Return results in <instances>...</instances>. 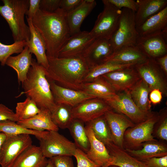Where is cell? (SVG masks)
Returning a JSON list of instances; mask_svg holds the SVG:
<instances>
[{
    "instance_id": "cell-1",
    "label": "cell",
    "mask_w": 167,
    "mask_h": 167,
    "mask_svg": "<svg viewBox=\"0 0 167 167\" xmlns=\"http://www.w3.org/2000/svg\"><path fill=\"white\" fill-rule=\"evenodd\" d=\"M66 15L60 8L52 12L39 9L32 19L45 41L47 57L58 58L60 49L71 36Z\"/></svg>"
},
{
    "instance_id": "cell-2",
    "label": "cell",
    "mask_w": 167,
    "mask_h": 167,
    "mask_svg": "<svg viewBox=\"0 0 167 167\" xmlns=\"http://www.w3.org/2000/svg\"><path fill=\"white\" fill-rule=\"evenodd\" d=\"M47 58L48 80L67 88L82 90L84 79L89 69L83 57Z\"/></svg>"
},
{
    "instance_id": "cell-3",
    "label": "cell",
    "mask_w": 167,
    "mask_h": 167,
    "mask_svg": "<svg viewBox=\"0 0 167 167\" xmlns=\"http://www.w3.org/2000/svg\"><path fill=\"white\" fill-rule=\"evenodd\" d=\"M23 93L33 101L40 109L51 112L56 105L49 83L46 76V69L32 58L25 80L22 83Z\"/></svg>"
},
{
    "instance_id": "cell-4",
    "label": "cell",
    "mask_w": 167,
    "mask_h": 167,
    "mask_svg": "<svg viewBox=\"0 0 167 167\" xmlns=\"http://www.w3.org/2000/svg\"><path fill=\"white\" fill-rule=\"evenodd\" d=\"M0 14L6 20L12 32L15 42L26 41L30 37L29 28L25 22L29 6V0H2Z\"/></svg>"
},
{
    "instance_id": "cell-5",
    "label": "cell",
    "mask_w": 167,
    "mask_h": 167,
    "mask_svg": "<svg viewBox=\"0 0 167 167\" xmlns=\"http://www.w3.org/2000/svg\"><path fill=\"white\" fill-rule=\"evenodd\" d=\"M135 12L122 8L117 28L109 41L113 53L124 47L136 45L138 37Z\"/></svg>"
},
{
    "instance_id": "cell-6",
    "label": "cell",
    "mask_w": 167,
    "mask_h": 167,
    "mask_svg": "<svg viewBox=\"0 0 167 167\" xmlns=\"http://www.w3.org/2000/svg\"><path fill=\"white\" fill-rule=\"evenodd\" d=\"M160 116V113L154 112L145 121L127 129L124 135V148L139 149L144 143L157 141L152 133Z\"/></svg>"
},
{
    "instance_id": "cell-7",
    "label": "cell",
    "mask_w": 167,
    "mask_h": 167,
    "mask_svg": "<svg viewBox=\"0 0 167 167\" xmlns=\"http://www.w3.org/2000/svg\"><path fill=\"white\" fill-rule=\"evenodd\" d=\"M102 1L103 9L98 15L93 28L89 32L95 39L109 40L117 28L122 9L117 8L108 0Z\"/></svg>"
},
{
    "instance_id": "cell-8",
    "label": "cell",
    "mask_w": 167,
    "mask_h": 167,
    "mask_svg": "<svg viewBox=\"0 0 167 167\" xmlns=\"http://www.w3.org/2000/svg\"><path fill=\"white\" fill-rule=\"evenodd\" d=\"M113 110L126 117L135 124L142 122L154 112H144L135 104L129 91L118 92L114 96L104 100Z\"/></svg>"
},
{
    "instance_id": "cell-9",
    "label": "cell",
    "mask_w": 167,
    "mask_h": 167,
    "mask_svg": "<svg viewBox=\"0 0 167 167\" xmlns=\"http://www.w3.org/2000/svg\"><path fill=\"white\" fill-rule=\"evenodd\" d=\"M39 146L46 158L59 156H74L77 147L75 144L58 131H50L39 139Z\"/></svg>"
},
{
    "instance_id": "cell-10",
    "label": "cell",
    "mask_w": 167,
    "mask_h": 167,
    "mask_svg": "<svg viewBox=\"0 0 167 167\" xmlns=\"http://www.w3.org/2000/svg\"><path fill=\"white\" fill-rule=\"evenodd\" d=\"M32 145L30 135L22 134L6 136L0 150V165L12 167L19 156Z\"/></svg>"
},
{
    "instance_id": "cell-11",
    "label": "cell",
    "mask_w": 167,
    "mask_h": 167,
    "mask_svg": "<svg viewBox=\"0 0 167 167\" xmlns=\"http://www.w3.org/2000/svg\"><path fill=\"white\" fill-rule=\"evenodd\" d=\"M134 67L141 78L147 84L152 90L158 89L163 96H167V77L155 59L148 58Z\"/></svg>"
},
{
    "instance_id": "cell-12",
    "label": "cell",
    "mask_w": 167,
    "mask_h": 167,
    "mask_svg": "<svg viewBox=\"0 0 167 167\" xmlns=\"http://www.w3.org/2000/svg\"><path fill=\"white\" fill-rule=\"evenodd\" d=\"M112 110L103 99L95 98L87 100L72 108L74 119L84 122H89Z\"/></svg>"
},
{
    "instance_id": "cell-13",
    "label": "cell",
    "mask_w": 167,
    "mask_h": 167,
    "mask_svg": "<svg viewBox=\"0 0 167 167\" xmlns=\"http://www.w3.org/2000/svg\"><path fill=\"white\" fill-rule=\"evenodd\" d=\"M118 92L129 91L141 79L134 66L103 75Z\"/></svg>"
},
{
    "instance_id": "cell-14",
    "label": "cell",
    "mask_w": 167,
    "mask_h": 167,
    "mask_svg": "<svg viewBox=\"0 0 167 167\" xmlns=\"http://www.w3.org/2000/svg\"><path fill=\"white\" fill-rule=\"evenodd\" d=\"M95 39L86 31H80L71 36L60 49L58 58L82 57Z\"/></svg>"
},
{
    "instance_id": "cell-15",
    "label": "cell",
    "mask_w": 167,
    "mask_h": 167,
    "mask_svg": "<svg viewBox=\"0 0 167 167\" xmlns=\"http://www.w3.org/2000/svg\"><path fill=\"white\" fill-rule=\"evenodd\" d=\"M109 129L113 142L118 147L124 148L123 137L127 129L136 124L124 115L110 110L104 114Z\"/></svg>"
},
{
    "instance_id": "cell-16",
    "label": "cell",
    "mask_w": 167,
    "mask_h": 167,
    "mask_svg": "<svg viewBox=\"0 0 167 167\" xmlns=\"http://www.w3.org/2000/svg\"><path fill=\"white\" fill-rule=\"evenodd\" d=\"M49 82L56 104H63L72 108L87 100L96 98L83 91L67 88L53 81Z\"/></svg>"
},
{
    "instance_id": "cell-17",
    "label": "cell",
    "mask_w": 167,
    "mask_h": 167,
    "mask_svg": "<svg viewBox=\"0 0 167 167\" xmlns=\"http://www.w3.org/2000/svg\"><path fill=\"white\" fill-rule=\"evenodd\" d=\"M113 53L109 40L95 39L83 54L89 69L105 62Z\"/></svg>"
},
{
    "instance_id": "cell-18",
    "label": "cell",
    "mask_w": 167,
    "mask_h": 167,
    "mask_svg": "<svg viewBox=\"0 0 167 167\" xmlns=\"http://www.w3.org/2000/svg\"><path fill=\"white\" fill-rule=\"evenodd\" d=\"M166 41L163 34L138 37L136 45L148 58L155 59L167 54Z\"/></svg>"
},
{
    "instance_id": "cell-19",
    "label": "cell",
    "mask_w": 167,
    "mask_h": 167,
    "mask_svg": "<svg viewBox=\"0 0 167 167\" xmlns=\"http://www.w3.org/2000/svg\"><path fill=\"white\" fill-rule=\"evenodd\" d=\"M85 127L90 143V148L86 153L87 156L101 167L111 165L113 159L105 144L95 137L90 128Z\"/></svg>"
},
{
    "instance_id": "cell-20",
    "label": "cell",
    "mask_w": 167,
    "mask_h": 167,
    "mask_svg": "<svg viewBox=\"0 0 167 167\" xmlns=\"http://www.w3.org/2000/svg\"><path fill=\"white\" fill-rule=\"evenodd\" d=\"M138 37L158 34H167V6L161 11L136 27Z\"/></svg>"
},
{
    "instance_id": "cell-21",
    "label": "cell",
    "mask_w": 167,
    "mask_h": 167,
    "mask_svg": "<svg viewBox=\"0 0 167 167\" xmlns=\"http://www.w3.org/2000/svg\"><path fill=\"white\" fill-rule=\"evenodd\" d=\"M30 32V37L27 46L32 54L35 56L37 62L46 69L49 67L46 54V48L45 41L41 35L33 26L32 19L26 17Z\"/></svg>"
},
{
    "instance_id": "cell-22",
    "label": "cell",
    "mask_w": 167,
    "mask_h": 167,
    "mask_svg": "<svg viewBox=\"0 0 167 167\" xmlns=\"http://www.w3.org/2000/svg\"><path fill=\"white\" fill-rule=\"evenodd\" d=\"M96 5L94 0H84L76 8L67 13L66 19L71 36L80 32L81 25Z\"/></svg>"
},
{
    "instance_id": "cell-23",
    "label": "cell",
    "mask_w": 167,
    "mask_h": 167,
    "mask_svg": "<svg viewBox=\"0 0 167 167\" xmlns=\"http://www.w3.org/2000/svg\"><path fill=\"white\" fill-rule=\"evenodd\" d=\"M138 6L135 12L136 27L157 14L167 6V0H137Z\"/></svg>"
},
{
    "instance_id": "cell-24",
    "label": "cell",
    "mask_w": 167,
    "mask_h": 167,
    "mask_svg": "<svg viewBox=\"0 0 167 167\" xmlns=\"http://www.w3.org/2000/svg\"><path fill=\"white\" fill-rule=\"evenodd\" d=\"M148 58L135 45L124 47L113 53L105 62H111L122 64L136 65L144 62Z\"/></svg>"
},
{
    "instance_id": "cell-25",
    "label": "cell",
    "mask_w": 167,
    "mask_h": 167,
    "mask_svg": "<svg viewBox=\"0 0 167 167\" xmlns=\"http://www.w3.org/2000/svg\"><path fill=\"white\" fill-rule=\"evenodd\" d=\"M40 109V112L34 116L17 122L28 129L37 131H58L59 128L52 120L50 111L45 109Z\"/></svg>"
},
{
    "instance_id": "cell-26",
    "label": "cell",
    "mask_w": 167,
    "mask_h": 167,
    "mask_svg": "<svg viewBox=\"0 0 167 167\" xmlns=\"http://www.w3.org/2000/svg\"><path fill=\"white\" fill-rule=\"evenodd\" d=\"M48 161L39 146L32 145L19 156L12 167H44Z\"/></svg>"
},
{
    "instance_id": "cell-27",
    "label": "cell",
    "mask_w": 167,
    "mask_h": 167,
    "mask_svg": "<svg viewBox=\"0 0 167 167\" xmlns=\"http://www.w3.org/2000/svg\"><path fill=\"white\" fill-rule=\"evenodd\" d=\"M32 54L26 45L18 55L10 56L6 62V65L12 68L16 72L19 83H23L26 78L32 63Z\"/></svg>"
},
{
    "instance_id": "cell-28",
    "label": "cell",
    "mask_w": 167,
    "mask_h": 167,
    "mask_svg": "<svg viewBox=\"0 0 167 167\" xmlns=\"http://www.w3.org/2000/svg\"><path fill=\"white\" fill-rule=\"evenodd\" d=\"M125 149L130 155L141 161L152 157L167 156L166 145L157 141L144 143L139 149Z\"/></svg>"
},
{
    "instance_id": "cell-29",
    "label": "cell",
    "mask_w": 167,
    "mask_h": 167,
    "mask_svg": "<svg viewBox=\"0 0 167 167\" xmlns=\"http://www.w3.org/2000/svg\"><path fill=\"white\" fill-rule=\"evenodd\" d=\"M82 90L96 98L103 100L112 98L117 93L110 84L102 76L91 82L84 83Z\"/></svg>"
},
{
    "instance_id": "cell-30",
    "label": "cell",
    "mask_w": 167,
    "mask_h": 167,
    "mask_svg": "<svg viewBox=\"0 0 167 167\" xmlns=\"http://www.w3.org/2000/svg\"><path fill=\"white\" fill-rule=\"evenodd\" d=\"M113 161L112 165L119 167H149L129 154L124 148L111 143L105 146Z\"/></svg>"
},
{
    "instance_id": "cell-31",
    "label": "cell",
    "mask_w": 167,
    "mask_h": 167,
    "mask_svg": "<svg viewBox=\"0 0 167 167\" xmlns=\"http://www.w3.org/2000/svg\"><path fill=\"white\" fill-rule=\"evenodd\" d=\"M151 91L147 84L141 79L129 92L137 106L142 111L148 112L151 111L152 105L149 96Z\"/></svg>"
},
{
    "instance_id": "cell-32",
    "label": "cell",
    "mask_w": 167,
    "mask_h": 167,
    "mask_svg": "<svg viewBox=\"0 0 167 167\" xmlns=\"http://www.w3.org/2000/svg\"><path fill=\"white\" fill-rule=\"evenodd\" d=\"M84 122L74 119L68 129L77 148L86 153L90 148V143Z\"/></svg>"
},
{
    "instance_id": "cell-33",
    "label": "cell",
    "mask_w": 167,
    "mask_h": 167,
    "mask_svg": "<svg viewBox=\"0 0 167 167\" xmlns=\"http://www.w3.org/2000/svg\"><path fill=\"white\" fill-rule=\"evenodd\" d=\"M52 120L58 128H68L74 119L72 112V107L68 105L56 104L50 112Z\"/></svg>"
},
{
    "instance_id": "cell-34",
    "label": "cell",
    "mask_w": 167,
    "mask_h": 167,
    "mask_svg": "<svg viewBox=\"0 0 167 167\" xmlns=\"http://www.w3.org/2000/svg\"><path fill=\"white\" fill-rule=\"evenodd\" d=\"M48 131H39L28 129L16 122L10 120L0 121V132L6 136L28 134L35 136L38 139L44 137Z\"/></svg>"
},
{
    "instance_id": "cell-35",
    "label": "cell",
    "mask_w": 167,
    "mask_h": 167,
    "mask_svg": "<svg viewBox=\"0 0 167 167\" xmlns=\"http://www.w3.org/2000/svg\"><path fill=\"white\" fill-rule=\"evenodd\" d=\"M86 126L90 128L95 137L105 146L113 142L111 132L104 115L86 123Z\"/></svg>"
},
{
    "instance_id": "cell-36",
    "label": "cell",
    "mask_w": 167,
    "mask_h": 167,
    "mask_svg": "<svg viewBox=\"0 0 167 167\" xmlns=\"http://www.w3.org/2000/svg\"><path fill=\"white\" fill-rule=\"evenodd\" d=\"M135 65L134 64H120L111 62H104L89 69L84 79L83 83L91 82L110 72L127 68Z\"/></svg>"
},
{
    "instance_id": "cell-37",
    "label": "cell",
    "mask_w": 167,
    "mask_h": 167,
    "mask_svg": "<svg viewBox=\"0 0 167 167\" xmlns=\"http://www.w3.org/2000/svg\"><path fill=\"white\" fill-rule=\"evenodd\" d=\"M40 111L41 109L35 102L30 98L27 97L24 101L17 103L15 113L19 121L30 118Z\"/></svg>"
},
{
    "instance_id": "cell-38",
    "label": "cell",
    "mask_w": 167,
    "mask_h": 167,
    "mask_svg": "<svg viewBox=\"0 0 167 167\" xmlns=\"http://www.w3.org/2000/svg\"><path fill=\"white\" fill-rule=\"evenodd\" d=\"M27 45L26 41L15 42L9 45L4 44L0 41V62L4 66L6 65L7 58L14 54H19Z\"/></svg>"
},
{
    "instance_id": "cell-39",
    "label": "cell",
    "mask_w": 167,
    "mask_h": 167,
    "mask_svg": "<svg viewBox=\"0 0 167 167\" xmlns=\"http://www.w3.org/2000/svg\"><path fill=\"white\" fill-rule=\"evenodd\" d=\"M160 113L159 118L157 121L159 123L156 134L158 139L167 141V116L166 110Z\"/></svg>"
},
{
    "instance_id": "cell-40",
    "label": "cell",
    "mask_w": 167,
    "mask_h": 167,
    "mask_svg": "<svg viewBox=\"0 0 167 167\" xmlns=\"http://www.w3.org/2000/svg\"><path fill=\"white\" fill-rule=\"evenodd\" d=\"M75 158L77 167H101L91 161L86 153L78 148H77L74 156Z\"/></svg>"
},
{
    "instance_id": "cell-41",
    "label": "cell",
    "mask_w": 167,
    "mask_h": 167,
    "mask_svg": "<svg viewBox=\"0 0 167 167\" xmlns=\"http://www.w3.org/2000/svg\"><path fill=\"white\" fill-rule=\"evenodd\" d=\"M54 167H75L71 156H59L49 159Z\"/></svg>"
},
{
    "instance_id": "cell-42",
    "label": "cell",
    "mask_w": 167,
    "mask_h": 167,
    "mask_svg": "<svg viewBox=\"0 0 167 167\" xmlns=\"http://www.w3.org/2000/svg\"><path fill=\"white\" fill-rule=\"evenodd\" d=\"M117 8L122 9L127 8L134 11H136L138 4L136 1L134 0H108Z\"/></svg>"
},
{
    "instance_id": "cell-43",
    "label": "cell",
    "mask_w": 167,
    "mask_h": 167,
    "mask_svg": "<svg viewBox=\"0 0 167 167\" xmlns=\"http://www.w3.org/2000/svg\"><path fill=\"white\" fill-rule=\"evenodd\" d=\"M61 0H40L39 9L48 12L55 11L60 8Z\"/></svg>"
},
{
    "instance_id": "cell-44",
    "label": "cell",
    "mask_w": 167,
    "mask_h": 167,
    "mask_svg": "<svg viewBox=\"0 0 167 167\" xmlns=\"http://www.w3.org/2000/svg\"><path fill=\"white\" fill-rule=\"evenodd\" d=\"M10 120L15 122L18 121L13 110L5 105L0 104V121Z\"/></svg>"
},
{
    "instance_id": "cell-45",
    "label": "cell",
    "mask_w": 167,
    "mask_h": 167,
    "mask_svg": "<svg viewBox=\"0 0 167 167\" xmlns=\"http://www.w3.org/2000/svg\"><path fill=\"white\" fill-rule=\"evenodd\" d=\"M142 161L149 167H167V156L152 157Z\"/></svg>"
},
{
    "instance_id": "cell-46",
    "label": "cell",
    "mask_w": 167,
    "mask_h": 167,
    "mask_svg": "<svg viewBox=\"0 0 167 167\" xmlns=\"http://www.w3.org/2000/svg\"><path fill=\"white\" fill-rule=\"evenodd\" d=\"M84 0H61L60 8L67 13L73 11Z\"/></svg>"
},
{
    "instance_id": "cell-47",
    "label": "cell",
    "mask_w": 167,
    "mask_h": 167,
    "mask_svg": "<svg viewBox=\"0 0 167 167\" xmlns=\"http://www.w3.org/2000/svg\"><path fill=\"white\" fill-rule=\"evenodd\" d=\"M40 0H29V6L26 15L27 17L32 19L40 8Z\"/></svg>"
},
{
    "instance_id": "cell-48",
    "label": "cell",
    "mask_w": 167,
    "mask_h": 167,
    "mask_svg": "<svg viewBox=\"0 0 167 167\" xmlns=\"http://www.w3.org/2000/svg\"><path fill=\"white\" fill-rule=\"evenodd\" d=\"M162 93L158 89H155L150 92L149 98L151 104L156 105L160 103L162 98Z\"/></svg>"
},
{
    "instance_id": "cell-49",
    "label": "cell",
    "mask_w": 167,
    "mask_h": 167,
    "mask_svg": "<svg viewBox=\"0 0 167 167\" xmlns=\"http://www.w3.org/2000/svg\"><path fill=\"white\" fill-rule=\"evenodd\" d=\"M155 59L161 69L167 77V54L157 58Z\"/></svg>"
},
{
    "instance_id": "cell-50",
    "label": "cell",
    "mask_w": 167,
    "mask_h": 167,
    "mask_svg": "<svg viewBox=\"0 0 167 167\" xmlns=\"http://www.w3.org/2000/svg\"><path fill=\"white\" fill-rule=\"evenodd\" d=\"M6 135L3 133L0 132V150L1 146L6 138Z\"/></svg>"
},
{
    "instance_id": "cell-51",
    "label": "cell",
    "mask_w": 167,
    "mask_h": 167,
    "mask_svg": "<svg viewBox=\"0 0 167 167\" xmlns=\"http://www.w3.org/2000/svg\"><path fill=\"white\" fill-rule=\"evenodd\" d=\"M44 167H54L52 162L49 159L48 162L46 166Z\"/></svg>"
},
{
    "instance_id": "cell-52",
    "label": "cell",
    "mask_w": 167,
    "mask_h": 167,
    "mask_svg": "<svg viewBox=\"0 0 167 167\" xmlns=\"http://www.w3.org/2000/svg\"><path fill=\"white\" fill-rule=\"evenodd\" d=\"M108 167H119L115 165H110V166H108Z\"/></svg>"
}]
</instances>
